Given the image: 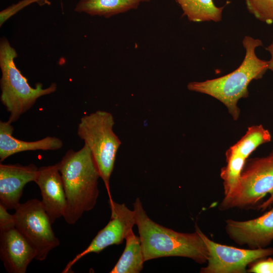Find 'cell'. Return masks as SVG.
Returning a JSON list of instances; mask_svg holds the SVG:
<instances>
[{
	"mask_svg": "<svg viewBox=\"0 0 273 273\" xmlns=\"http://www.w3.org/2000/svg\"><path fill=\"white\" fill-rule=\"evenodd\" d=\"M245 55L241 65L233 72L221 77L204 81H193L189 90L211 96L221 102L234 120L240 116L237 104L241 98L248 96V86L253 80L261 78L268 70L267 61L259 59L255 50L263 45L260 39L245 36L242 41Z\"/></svg>",
	"mask_w": 273,
	"mask_h": 273,
	"instance_id": "3",
	"label": "cell"
},
{
	"mask_svg": "<svg viewBox=\"0 0 273 273\" xmlns=\"http://www.w3.org/2000/svg\"><path fill=\"white\" fill-rule=\"evenodd\" d=\"M0 257L9 273H25L36 251L16 228L0 233Z\"/></svg>",
	"mask_w": 273,
	"mask_h": 273,
	"instance_id": "13",
	"label": "cell"
},
{
	"mask_svg": "<svg viewBox=\"0 0 273 273\" xmlns=\"http://www.w3.org/2000/svg\"><path fill=\"white\" fill-rule=\"evenodd\" d=\"M14 128L8 120L0 121V161L12 155L28 151H52L60 149L62 141L56 136H48L35 141H25L13 136Z\"/></svg>",
	"mask_w": 273,
	"mask_h": 273,
	"instance_id": "14",
	"label": "cell"
},
{
	"mask_svg": "<svg viewBox=\"0 0 273 273\" xmlns=\"http://www.w3.org/2000/svg\"><path fill=\"white\" fill-rule=\"evenodd\" d=\"M13 214L15 228L36 251L35 259L43 261L49 253L60 245L41 201L32 199L20 203Z\"/></svg>",
	"mask_w": 273,
	"mask_h": 273,
	"instance_id": "7",
	"label": "cell"
},
{
	"mask_svg": "<svg viewBox=\"0 0 273 273\" xmlns=\"http://www.w3.org/2000/svg\"><path fill=\"white\" fill-rule=\"evenodd\" d=\"M248 11L256 19L268 24L273 23V0H245Z\"/></svg>",
	"mask_w": 273,
	"mask_h": 273,
	"instance_id": "19",
	"label": "cell"
},
{
	"mask_svg": "<svg viewBox=\"0 0 273 273\" xmlns=\"http://www.w3.org/2000/svg\"><path fill=\"white\" fill-rule=\"evenodd\" d=\"M111 219L107 224L100 230L88 247L70 260L62 272H68L72 266L80 259L90 253H99L106 248L121 244L135 224L134 210L127 208L124 203L115 202L109 198Z\"/></svg>",
	"mask_w": 273,
	"mask_h": 273,
	"instance_id": "9",
	"label": "cell"
},
{
	"mask_svg": "<svg viewBox=\"0 0 273 273\" xmlns=\"http://www.w3.org/2000/svg\"><path fill=\"white\" fill-rule=\"evenodd\" d=\"M225 231L230 239L250 249L264 248L273 241V207L261 216L246 221L226 220Z\"/></svg>",
	"mask_w": 273,
	"mask_h": 273,
	"instance_id": "10",
	"label": "cell"
},
{
	"mask_svg": "<svg viewBox=\"0 0 273 273\" xmlns=\"http://www.w3.org/2000/svg\"><path fill=\"white\" fill-rule=\"evenodd\" d=\"M268 194L270 197L259 209L264 210L273 204V150L266 156L246 160L237 187L224 196L219 209L223 211L258 207Z\"/></svg>",
	"mask_w": 273,
	"mask_h": 273,
	"instance_id": "5",
	"label": "cell"
},
{
	"mask_svg": "<svg viewBox=\"0 0 273 273\" xmlns=\"http://www.w3.org/2000/svg\"><path fill=\"white\" fill-rule=\"evenodd\" d=\"M135 224L145 261L163 257L178 256L207 263L209 252L198 226L193 233H179L152 220L144 209L139 198L133 203Z\"/></svg>",
	"mask_w": 273,
	"mask_h": 273,
	"instance_id": "1",
	"label": "cell"
},
{
	"mask_svg": "<svg viewBox=\"0 0 273 273\" xmlns=\"http://www.w3.org/2000/svg\"><path fill=\"white\" fill-rule=\"evenodd\" d=\"M141 3L140 0H79L74 11L109 18L136 9Z\"/></svg>",
	"mask_w": 273,
	"mask_h": 273,
	"instance_id": "16",
	"label": "cell"
},
{
	"mask_svg": "<svg viewBox=\"0 0 273 273\" xmlns=\"http://www.w3.org/2000/svg\"><path fill=\"white\" fill-rule=\"evenodd\" d=\"M35 183L39 187L41 203L52 223L63 217L67 207L65 192L58 163L38 168Z\"/></svg>",
	"mask_w": 273,
	"mask_h": 273,
	"instance_id": "11",
	"label": "cell"
},
{
	"mask_svg": "<svg viewBox=\"0 0 273 273\" xmlns=\"http://www.w3.org/2000/svg\"><path fill=\"white\" fill-rule=\"evenodd\" d=\"M125 249L110 273H139L145 262L139 237L131 230L125 238Z\"/></svg>",
	"mask_w": 273,
	"mask_h": 273,
	"instance_id": "17",
	"label": "cell"
},
{
	"mask_svg": "<svg viewBox=\"0 0 273 273\" xmlns=\"http://www.w3.org/2000/svg\"><path fill=\"white\" fill-rule=\"evenodd\" d=\"M17 56L15 49L8 39L2 38L0 41L2 72L0 99L9 113L8 121L11 123L16 122L22 114L31 108L39 98L52 94L57 90L55 83H52L47 88H43L41 83H37L35 87L31 86L27 79L15 65L14 60Z\"/></svg>",
	"mask_w": 273,
	"mask_h": 273,
	"instance_id": "4",
	"label": "cell"
},
{
	"mask_svg": "<svg viewBox=\"0 0 273 273\" xmlns=\"http://www.w3.org/2000/svg\"><path fill=\"white\" fill-rule=\"evenodd\" d=\"M7 209L0 204V233L15 228L14 215L10 214Z\"/></svg>",
	"mask_w": 273,
	"mask_h": 273,
	"instance_id": "22",
	"label": "cell"
},
{
	"mask_svg": "<svg viewBox=\"0 0 273 273\" xmlns=\"http://www.w3.org/2000/svg\"><path fill=\"white\" fill-rule=\"evenodd\" d=\"M140 2H149L151 1L152 0H140Z\"/></svg>",
	"mask_w": 273,
	"mask_h": 273,
	"instance_id": "24",
	"label": "cell"
},
{
	"mask_svg": "<svg viewBox=\"0 0 273 273\" xmlns=\"http://www.w3.org/2000/svg\"><path fill=\"white\" fill-rule=\"evenodd\" d=\"M247 272L253 273H273V258L265 257L250 264Z\"/></svg>",
	"mask_w": 273,
	"mask_h": 273,
	"instance_id": "21",
	"label": "cell"
},
{
	"mask_svg": "<svg viewBox=\"0 0 273 273\" xmlns=\"http://www.w3.org/2000/svg\"><path fill=\"white\" fill-rule=\"evenodd\" d=\"M38 168L34 164H0V204L7 209H15L20 204L23 188L35 181Z\"/></svg>",
	"mask_w": 273,
	"mask_h": 273,
	"instance_id": "12",
	"label": "cell"
},
{
	"mask_svg": "<svg viewBox=\"0 0 273 273\" xmlns=\"http://www.w3.org/2000/svg\"><path fill=\"white\" fill-rule=\"evenodd\" d=\"M58 163L67 201L63 217L67 223L73 224L95 207L100 173L85 144L78 151L69 150Z\"/></svg>",
	"mask_w": 273,
	"mask_h": 273,
	"instance_id": "2",
	"label": "cell"
},
{
	"mask_svg": "<svg viewBox=\"0 0 273 273\" xmlns=\"http://www.w3.org/2000/svg\"><path fill=\"white\" fill-rule=\"evenodd\" d=\"M253 151L252 147L241 140L226 151V164L221 169L220 174L223 180L224 196L237 187L244 164Z\"/></svg>",
	"mask_w": 273,
	"mask_h": 273,
	"instance_id": "15",
	"label": "cell"
},
{
	"mask_svg": "<svg viewBox=\"0 0 273 273\" xmlns=\"http://www.w3.org/2000/svg\"><path fill=\"white\" fill-rule=\"evenodd\" d=\"M209 252L207 265L201 273H246L254 261L273 254V248L242 249L220 244L209 239L198 227Z\"/></svg>",
	"mask_w": 273,
	"mask_h": 273,
	"instance_id": "8",
	"label": "cell"
},
{
	"mask_svg": "<svg viewBox=\"0 0 273 273\" xmlns=\"http://www.w3.org/2000/svg\"><path fill=\"white\" fill-rule=\"evenodd\" d=\"M114 120L108 112L98 110L82 116L78 124L77 135L90 150L109 197L110 178L113 171L121 141L114 132Z\"/></svg>",
	"mask_w": 273,
	"mask_h": 273,
	"instance_id": "6",
	"label": "cell"
},
{
	"mask_svg": "<svg viewBox=\"0 0 273 273\" xmlns=\"http://www.w3.org/2000/svg\"><path fill=\"white\" fill-rule=\"evenodd\" d=\"M34 3L38 4L40 6L51 4L49 0H22L1 11L0 26L1 27L5 21L21 10Z\"/></svg>",
	"mask_w": 273,
	"mask_h": 273,
	"instance_id": "20",
	"label": "cell"
},
{
	"mask_svg": "<svg viewBox=\"0 0 273 273\" xmlns=\"http://www.w3.org/2000/svg\"><path fill=\"white\" fill-rule=\"evenodd\" d=\"M270 54V59L267 61L268 69L273 71V40L271 43L266 48Z\"/></svg>",
	"mask_w": 273,
	"mask_h": 273,
	"instance_id": "23",
	"label": "cell"
},
{
	"mask_svg": "<svg viewBox=\"0 0 273 273\" xmlns=\"http://www.w3.org/2000/svg\"><path fill=\"white\" fill-rule=\"evenodd\" d=\"M179 5L183 15L194 22H219L224 6L216 7L213 0H175Z\"/></svg>",
	"mask_w": 273,
	"mask_h": 273,
	"instance_id": "18",
	"label": "cell"
}]
</instances>
